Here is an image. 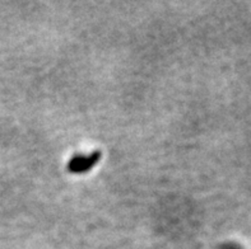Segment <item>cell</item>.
<instances>
[{"label":"cell","instance_id":"1","mask_svg":"<svg viewBox=\"0 0 251 249\" xmlns=\"http://www.w3.org/2000/svg\"><path fill=\"white\" fill-rule=\"evenodd\" d=\"M100 157H101V154L97 152V153H93V154L88 155V157H86V158L80 157V158L74 159V160L70 161V167H69L70 170H72V172H75V173H78V172H83V170L89 169V168L93 167V165L96 164V161L99 160Z\"/></svg>","mask_w":251,"mask_h":249}]
</instances>
